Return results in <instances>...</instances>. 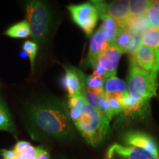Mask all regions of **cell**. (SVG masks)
I'll list each match as a JSON object with an SVG mask.
<instances>
[{"mask_svg":"<svg viewBox=\"0 0 159 159\" xmlns=\"http://www.w3.org/2000/svg\"><path fill=\"white\" fill-rule=\"evenodd\" d=\"M22 122L32 139L43 142L72 138L75 130L67 104L57 97H41L24 109Z\"/></svg>","mask_w":159,"mask_h":159,"instance_id":"obj_1","label":"cell"},{"mask_svg":"<svg viewBox=\"0 0 159 159\" xmlns=\"http://www.w3.org/2000/svg\"><path fill=\"white\" fill-rule=\"evenodd\" d=\"M110 122L88 103L83 108L80 118L74 125L89 144L97 147L103 142L108 134Z\"/></svg>","mask_w":159,"mask_h":159,"instance_id":"obj_2","label":"cell"},{"mask_svg":"<svg viewBox=\"0 0 159 159\" xmlns=\"http://www.w3.org/2000/svg\"><path fill=\"white\" fill-rule=\"evenodd\" d=\"M25 11L32 40L39 47H43L52 29V19L50 9L44 2L32 0L26 2Z\"/></svg>","mask_w":159,"mask_h":159,"instance_id":"obj_3","label":"cell"},{"mask_svg":"<svg viewBox=\"0 0 159 159\" xmlns=\"http://www.w3.org/2000/svg\"><path fill=\"white\" fill-rule=\"evenodd\" d=\"M126 84L131 98L149 102L152 97L157 96L159 87L158 76L139 67L131 57Z\"/></svg>","mask_w":159,"mask_h":159,"instance_id":"obj_4","label":"cell"},{"mask_svg":"<svg viewBox=\"0 0 159 159\" xmlns=\"http://www.w3.org/2000/svg\"><path fill=\"white\" fill-rule=\"evenodd\" d=\"M72 21L85 33L90 36L96 27L99 14L95 6L91 2L67 6Z\"/></svg>","mask_w":159,"mask_h":159,"instance_id":"obj_5","label":"cell"},{"mask_svg":"<svg viewBox=\"0 0 159 159\" xmlns=\"http://www.w3.org/2000/svg\"><path fill=\"white\" fill-rule=\"evenodd\" d=\"M91 2L97 8L100 19L103 17L111 18L119 24L121 28H124L125 23L130 17V1L116 0L105 2L94 0Z\"/></svg>","mask_w":159,"mask_h":159,"instance_id":"obj_6","label":"cell"},{"mask_svg":"<svg viewBox=\"0 0 159 159\" xmlns=\"http://www.w3.org/2000/svg\"><path fill=\"white\" fill-rule=\"evenodd\" d=\"M122 53L114 43L109 44L99 56L94 68L93 75L106 80L111 76H116L117 66Z\"/></svg>","mask_w":159,"mask_h":159,"instance_id":"obj_7","label":"cell"},{"mask_svg":"<svg viewBox=\"0 0 159 159\" xmlns=\"http://www.w3.org/2000/svg\"><path fill=\"white\" fill-rule=\"evenodd\" d=\"M132 58L139 67L158 76L159 52L139 43L132 53Z\"/></svg>","mask_w":159,"mask_h":159,"instance_id":"obj_8","label":"cell"},{"mask_svg":"<svg viewBox=\"0 0 159 159\" xmlns=\"http://www.w3.org/2000/svg\"><path fill=\"white\" fill-rule=\"evenodd\" d=\"M65 75L61 79V85L69 95L83 94L87 76L81 69L71 65L64 66Z\"/></svg>","mask_w":159,"mask_h":159,"instance_id":"obj_9","label":"cell"},{"mask_svg":"<svg viewBox=\"0 0 159 159\" xmlns=\"http://www.w3.org/2000/svg\"><path fill=\"white\" fill-rule=\"evenodd\" d=\"M115 157L122 159H159V154L152 153L144 149L136 147L114 144L107 151L105 158L113 159Z\"/></svg>","mask_w":159,"mask_h":159,"instance_id":"obj_10","label":"cell"},{"mask_svg":"<svg viewBox=\"0 0 159 159\" xmlns=\"http://www.w3.org/2000/svg\"><path fill=\"white\" fill-rule=\"evenodd\" d=\"M108 45L109 43L106 35L99 29L97 30L90 40L89 52L85 60V67L94 69L99 56Z\"/></svg>","mask_w":159,"mask_h":159,"instance_id":"obj_11","label":"cell"},{"mask_svg":"<svg viewBox=\"0 0 159 159\" xmlns=\"http://www.w3.org/2000/svg\"><path fill=\"white\" fill-rule=\"evenodd\" d=\"M123 142L130 147L144 149L152 153L159 154L156 141L148 134L139 131H130L123 135Z\"/></svg>","mask_w":159,"mask_h":159,"instance_id":"obj_12","label":"cell"},{"mask_svg":"<svg viewBox=\"0 0 159 159\" xmlns=\"http://www.w3.org/2000/svg\"><path fill=\"white\" fill-rule=\"evenodd\" d=\"M2 159H37L36 148L26 141H19L13 149H1Z\"/></svg>","mask_w":159,"mask_h":159,"instance_id":"obj_13","label":"cell"},{"mask_svg":"<svg viewBox=\"0 0 159 159\" xmlns=\"http://www.w3.org/2000/svg\"><path fill=\"white\" fill-rule=\"evenodd\" d=\"M138 38L128 30L121 28L115 39L114 44L121 51L122 54L130 52L133 53L140 43V41L137 39Z\"/></svg>","mask_w":159,"mask_h":159,"instance_id":"obj_14","label":"cell"},{"mask_svg":"<svg viewBox=\"0 0 159 159\" xmlns=\"http://www.w3.org/2000/svg\"><path fill=\"white\" fill-rule=\"evenodd\" d=\"M150 27V24L146 15L142 14L129 17L124 28L128 30L137 37H142V35Z\"/></svg>","mask_w":159,"mask_h":159,"instance_id":"obj_15","label":"cell"},{"mask_svg":"<svg viewBox=\"0 0 159 159\" xmlns=\"http://www.w3.org/2000/svg\"><path fill=\"white\" fill-rule=\"evenodd\" d=\"M0 130L7 131L14 137H17V129L13 116L2 97H0Z\"/></svg>","mask_w":159,"mask_h":159,"instance_id":"obj_16","label":"cell"},{"mask_svg":"<svg viewBox=\"0 0 159 159\" xmlns=\"http://www.w3.org/2000/svg\"><path fill=\"white\" fill-rule=\"evenodd\" d=\"M101 19L102 20V24L99 29L106 35L109 44L114 43L121 29L120 26L115 20L111 18L103 17Z\"/></svg>","mask_w":159,"mask_h":159,"instance_id":"obj_17","label":"cell"},{"mask_svg":"<svg viewBox=\"0 0 159 159\" xmlns=\"http://www.w3.org/2000/svg\"><path fill=\"white\" fill-rule=\"evenodd\" d=\"M7 36L13 39H22L30 36V29L29 24L26 19L11 26L5 32Z\"/></svg>","mask_w":159,"mask_h":159,"instance_id":"obj_18","label":"cell"},{"mask_svg":"<svg viewBox=\"0 0 159 159\" xmlns=\"http://www.w3.org/2000/svg\"><path fill=\"white\" fill-rule=\"evenodd\" d=\"M104 91L105 94H124L128 92V87L122 80L111 76L105 80Z\"/></svg>","mask_w":159,"mask_h":159,"instance_id":"obj_19","label":"cell"},{"mask_svg":"<svg viewBox=\"0 0 159 159\" xmlns=\"http://www.w3.org/2000/svg\"><path fill=\"white\" fill-rule=\"evenodd\" d=\"M140 43L159 52V29H148L141 37Z\"/></svg>","mask_w":159,"mask_h":159,"instance_id":"obj_20","label":"cell"},{"mask_svg":"<svg viewBox=\"0 0 159 159\" xmlns=\"http://www.w3.org/2000/svg\"><path fill=\"white\" fill-rule=\"evenodd\" d=\"M84 96L89 104L97 109L99 104L105 97V93L104 90H92L85 88Z\"/></svg>","mask_w":159,"mask_h":159,"instance_id":"obj_21","label":"cell"},{"mask_svg":"<svg viewBox=\"0 0 159 159\" xmlns=\"http://www.w3.org/2000/svg\"><path fill=\"white\" fill-rule=\"evenodd\" d=\"M150 5L151 1H147V0L130 1V16L145 14L146 11Z\"/></svg>","mask_w":159,"mask_h":159,"instance_id":"obj_22","label":"cell"},{"mask_svg":"<svg viewBox=\"0 0 159 159\" xmlns=\"http://www.w3.org/2000/svg\"><path fill=\"white\" fill-rule=\"evenodd\" d=\"M39 46L33 41H26L22 45V50L27 52L30 61L31 70L34 71L35 65V59H36L37 52L39 50Z\"/></svg>","mask_w":159,"mask_h":159,"instance_id":"obj_23","label":"cell"},{"mask_svg":"<svg viewBox=\"0 0 159 159\" xmlns=\"http://www.w3.org/2000/svg\"><path fill=\"white\" fill-rule=\"evenodd\" d=\"M105 98L113 114L116 115L122 112L123 105L121 100V94H105Z\"/></svg>","mask_w":159,"mask_h":159,"instance_id":"obj_24","label":"cell"},{"mask_svg":"<svg viewBox=\"0 0 159 159\" xmlns=\"http://www.w3.org/2000/svg\"><path fill=\"white\" fill-rule=\"evenodd\" d=\"M86 104H88V102L84 96V93L68 96V102H67L68 108L78 109L82 111Z\"/></svg>","mask_w":159,"mask_h":159,"instance_id":"obj_25","label":"cell"},{"mask_svg":"<svg viewBox=\"0 0 159 159\" xmlns=\"http://www.w3.org/2000/svg\"><path fill=\"white\" fill-rule=\"evenodd\" d=\"M105 80L95 75L87 76L85 88L92 90H104Z\"/></svg>","mask_w":159,"mask_h":159,"instance_id":"obj_26","label":"cell"},{"mask_svg":"<svg viewBox=\"0 0 159 159\" xmlns=\"http://www.w3.org/2000/svg\"><path fill=\"white\" fill-rule=\"evenodd\" d=\"M151 27L159 29V11L151 4L145 13Z\"/></svg>","mask_w":159,"mask_h":159,"instance_id":"obj_27","label":"cell"},{"mask_svg":"<svg viewBox=\"0 0 159 159\" xmlns=\"http://www.w3.org/2000/svg\"><path fill=\"white\" fill-rule=\"evenodd\" d=\"M37 159H52L50 152L44 145L36 147Z\"/></svg>","mask_w":159,"mask_h":159,"instance_id":"obj_28","label":"cell"},{"mask_svg":"<svg viewBox=\"0 0 159 159\" xmlns=\"http://www.w3.org/2000/svg\"><path fill=\"white\" fill-rule=\"evenodd\" d=\"M151 4L159 11V1H151Z\"/></svg>","mask_w":159,"mask_h":159,"instance_id":"obj_29","label":"cell"},{"mask_svg":"<svg viewBox=\"0 0 159 159\" xmlns=\"http://www.w3.org/2000/svg\"><path fill=\"white\" fill-rule=\"evenodd\" d=\"M19 55H20V57H23V58H25V57H28V55H27V52H25V51H22V52H21L20 53V54H19Z\"/></svg>","mask_w":159,"mask_h":159,"instance_id":"obj_30","label":"cell"},{"mask_svg":"<svg viewBox=\"0 0 159 159\" xmlns=\"http://www.w3.org/2000/svg\"><path fill=\"white\" fill-rule=\"evenodd\" d=\"M55 159H72V158H67V157H58V158H56Z\"/></svg>","mask_w":159,"mask_h":159,"instance_id":"obj_31","label":"cell"},{"mask_svg":"<svg viewBox=\"0 0 159 159\" xmlns=\"http://www.w3.org/2000/svg\"><path fill=\"white\" fill-rule=\"evenodd\" d=\"M158 83H159V71H158ZM158 89H159V87H158Z\"/></svg>","mask_w":159,"mask_h":159,"instance_id":"obj_32","label":"cell"}]
</instances>
